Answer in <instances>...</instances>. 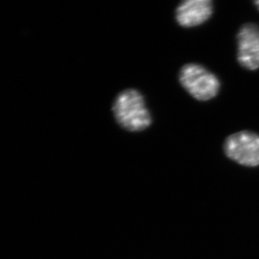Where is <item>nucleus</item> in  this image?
I'll use <instances>...</instances> for the list:
<instances>
[{
	"instance_id": "nucleus-3",
	"label": "nucleus",
	"mask_w": 259,
	"mask_h": 259,
	"mask_svg": "<svg viewBox=\"0 0 259 259\" xmlns=\"http://www.w3.org/2000/svg\"><path fill=\"white\" fill-rule=\"evenodd\" d=\"M226 156L246 167L259 166V135L252 131H240L226 139L223 144Z\"/></svg>"
},
{
	"instance_id": "nucleus-2",
	"label": "nucleus",
	"mask_w": 259,
	"mask_h": 259,
	"mask_svg": "<svg viewBox=\"0 0 259 259\" xmlns=\"http://www.w3.org/2000/svg\"><path fill=\"white\" fill-rule=\"evenodd\" d=\"M179 81L192 98L201 102L211 100L220 92L218 76L200 64L188 63L182 66Z\"/></svg>"
},
{
	"instance_id": "nucleus-4",
	"label": "nucleus",
	"mask_w": 259,
	"mask_h": 259,
	"mask_svg": "<svg viewBox=\"0 0 259 259\" xmlns=\"http://www.w3.org/2000/svg\"><path fill=\"white\" fill-rule=\"evenodd\" d=\"M237 61L248 71L259 69V26L253 23L242 25L237 34Z\"/></svg>"
},
{
	"instance_id": "nucleus-6",
	"label": "nucleus",
	"mask_w": 259,
	"mask_h": 259,
	"mask_svg": "<svg viewBox=\"0 0 259 259\" xmlns=\"http://www.w3.org/2000/svg\"><path fill=\"white\" fill-rule=\"evenodd\" d=\"M253 4H254L255 6L257 7V10H259V1H255V2L253 3Z\"/></svg>"
},
{
	"instance_id": "nucleus-1",
	"label": "nucleus",
	"mask_w": 259,
	"mask_h": 259,
	"mask_svg": "<svg viewBox=\"0 0 259 259\" xmlns=\"http://www.w3.org/2000/svg\"><path fill=\"white\" fill-rule=\"evenodd\" d=\"M113 113L120 127L128 132H142L153 122L144 96L134 88L122 91L117 96Z\"/></svg>"
},
{
	"instance_id": "nucleus-5",
	"label": "nucleus",
	"mask_w": 259,
	"mask_h": 259,
	"mask_svg": "<svg viewBox=\"0 0 259 259\" xmlns=\"http://www.w3.org/2000/svg\"><path fill=\"white\" fill-rule=\"evenodd\" d=\"M213 10L210 0H186L176 8V22L181 27H196L210 20Z\"/></svg>"
}]
</instances>
